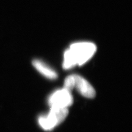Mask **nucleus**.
Segmentation results:
<instances>
[{"instance_id":"6","label":"nucleus","mask_w":132,"mask_h":132,"mask_svg":"<svg viewBox=\"0 0 132 132\" xmlns=\"http://www.w3.org/2000/svg\"><path fill=\"white\" fill-rule=\"evenodd\" d=\"M75 87V79L73 75L67 77L64 81V89L70 92Z\"/></svg>"},{"instance_id":"4","label":"nucleus","mask_w":132,"mask_h":132,"mask_svg":"<svg viewBox=\"0 0 132 132\" xmlns=\"http://www.w3.org/2000/svg\"><path fill=\"white\" fill-rule=\"evenodd\" d=\"M75 79V87L82 96L87 98H94L95 91L94 87L83 77L78 75H73Z\"/></svg>"},{"instance_id":"2","label":"nucleus","mask_w":132,"mask_h":132,"mask_svg":"<svg viewBox=\"0 0 132 132\" xmlns=\"http://www.w3.org/2000/svg\"><path fill=\"white\" fill-rule=\"evenodd\" d=\"M68 113L67 108L52 107L48 114L39 118V125L45 130H52L61 123L67 117Z\"/></svg>"},{"instance_id":"3","label":"nucleus","mask_w":132,"mask_h":132,"mask_svg":"<svg viewBox=\"0 0 132 132\" xmlns=\"http://www.w3.org/2000/svg\"><path fill=\"white\" fill-rule=\"evenodd\" d=\"M73 99L70 92L65 89L54 92L48 100V103L51 107L68 108L73 103Z\"/></svg>"},{"instance_id":"5","label":"nucleus","mask_w":132,"mask_h":132,"mask_svg":"<svg viewBox=\"0 0 132 132\" xmlns=\"http://www.w3.org/2000/svg\"><path fill=\"white\" fill-rule=\"evenodd\" d=\"M32 65L36 70L41 74L49 79H56L57 77V73L48 65L40 60L35 59L32 61Z\"/></svg>"},{"instance_id":"1","label":"nucleus","mask_w":132,"mask_h":132,"mask_svg":"<svg viewBox=\"0 0 132 132\" xmlns=\"http://www.w3.org/2000/svg\"><path fill=\"white\" fill-rule=\"evenodd\" d=\"M96 50V46L92 42H81L72 44L64 52L63 68L69 69L77 65H83L93 56Z\"/></svg>"}]
</instances>
